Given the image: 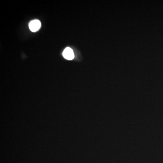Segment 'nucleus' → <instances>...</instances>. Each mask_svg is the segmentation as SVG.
I'll return each mask as SVG.
<instances>
[{"mask_svg":"<svg viewBox=\"0 0 163 163\" xmlns=\"http://www.w3.org/2000/svg\"><path fill=\"white\" fill-rule=\"evenodd\" d=\"M63 56L65 59L71 61L74 59L75 57L74 52L72 48L69 47L65 48L63 53Z\"/></svg>","mask_w":163,"mask_h":163,"instance_id":"obj_1","label":"nucleus"},{"mask_svg":"<svg viewBox=\"0 0 163 163\" xmlns=\"http://www.w3.org/2000/svg\"><path fill=\"white\" fill-rule=\"evenodd\" d=\"M29 26L32 32H36L41 28V21L38 20H32L29 23Z\"/></svg>","mask_w":163,"mask_h":163,"instance_id":"obj_2","label":"nucleus"}]
</instances>
